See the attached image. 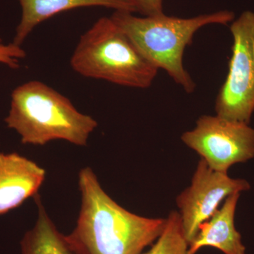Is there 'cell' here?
Listing matches in <instances>:
<instances>
[{
    "mask_svg": "<svg viewBox=\"0 0 254 254\" xmlns=\"http://www.w3.org/2000/svg\"><path fill=\"white\" fill-rule=\"evenodd\" d=\"M81 204L68 240L78 254H141L158 240L166 218L131 213L103 190L89 167L78 174Z\"/></svg>",
    "mask_w": 254,
    "mask_h": 254,
    "instance_id": "obj_1",
    "label": "cell"
},
{
    "mask_svg": "<svg viewBox=\"0 0 254 254\" xmlns=\"http://www.w3.org/2000/svg\"><path fill=\"white\" fill-rule=\"evenodd\" d=\"M4 121L23 144L34 145L63 140L86 146L98 126L95 119L78 111L66 97L38 81L15 88Z\"/></svg>",
    "mask_w": 254,
    "mask_h": 254,
    "instance_id": "obj_2",
    "label": "cell"
},
{
    "mask_svg": "<svg viewBox=\"0 0 254 254\" xmlns=\"http://www.w3.org/2000/svg\"><path fill=\"white\" fill-rule=\"evenodd\" d=\"M112 20L129 38L138 51L158 69L165 70L188 93L195 83L185 68V50L200 28L210 24L227 25L235 20L233 11L222 10L191 18L165 14L138 17L133 13L115 11Z\"/></svg>",
    "mask_w": 254,
    "mask_h": 254,
    "instance_id": "obj_3",
    "label": "cell"
},
{
    "mask_svg": "<svg viewBox=\"0 0 254 254\" xmlns=\"http://www.w3.org/2000/svg\"><path fill=\"white\" fill-rule=\"evenodd\" d=\"M70 64L85 77L141 89L158 71L110 17L100 18L82 35Z\"/></svg>",
    "mask_w": 254,
    "mask_h": 254,
    "instance_id": "obj_4",
    "label": "cell"
},
{
    "mask_svg": "<svg viewBox=\"0 0 254 254\" xmlns=\"http://www.w3.org/2000/svg\"><path fill=\"white\" fill-rule=\"evenodd\" d=\"M233 44L228 73L215 100L220 118L250 124L254 113V12L245 11L230 26Z\"/></svg>",
    "mask_w": 254,
    "mask_h": 254,
    "instance_id": "obj_5",
    "label": "cell"
},
{
    "mask_svg": "<svg viewBox=\"0 0 254 254\" xmlns=\"http://www.w3.org/2000/svg\"><path fill=\"white\" fill-rule=\"evenodd\" d=\"M181 139L216 171L227 173L232 165L254 158V128L216 115L200 117Z\"/></svg>",
    "mask_w": 254,
    "mask_h": 254,
    "instance_id": "obj_6",
    "label": "cell"
},
{
    "mask_svg": "<svg viewBox=\"0 0 254 254\" xmlns=\"http://www.w3.org/2000/svg\"><path fill=\"white\" fill-rule=\"evenodd\" d=\"M250 184L216 171L200 159L190 187L177 197L178 213L189 245L194 240L200 224L206 221L230 195L248 190Z\"/></svg>",
    "mask_w": 254,
    "mask_h": 254,
    "instance_id": "obj_7",
    "label": "cell"
},
{
    "mask_svg": "<svg viewBox=\"0 0 254 254\" xmlns=\"http://www.w3.org/2000/svg\"><path fill=\"white\" fill-rule=\"evenodd\" d=\"M46 176V170L29 159L0 153V215L34 198Z\"/></svg>",
    "mask_w": 254,
    "mask_h": 254,
    "instance_id": "obj_8",
    "label": "cell"
},
{
    "mask_svg": "<svg viewBox=\"0 0 254 254\" xmlns=\"http://www.w3.org/2000/svg\"><path fill=\"white\" fill-rule=\"evenodd\" d=\"M241 193L230 195L211 217L200 224L194 240L189 245V254L213 247L224 254H246L242 235L235 225V212Z\"/></svg>",
    "mask_w": 254,
    "mask_h": 254,
    "instance_id": "obj_9",
    "label": "cell"
},
{
    "mask_svg": "<svg viewBox=\"0 0 254 254\" xmlns=\"http://www.w3.org/2000/svg\"><path fill=\"white\" fill-rule=\"evenodd\" d=\"M21 18L13 43L21 46L38 24L55 15L76 8L104 6L115 11L135 13L134 8L125 0H18Z\"/></svg>",
    "mask_w": 254,
    "mask_h": 254,
    "instance_id": "obj_10",
    "label": "cell"
},
{
    "mask_svg": "<svg viewBox=\"0 0 254 254\" xmlns=\"http://www.w3.org/2000/svg\"><path fill=\"white\" fill-rule=\"evenodd\" d=\"M34 198L38 217L21 241V254H78L67 235L60 232L50 218L38 193Z\"/></svg>",
    "mask_w": 254,
    "mask_h": 254,
    "instance_id": "obj_11",
    "label": "cell"
},
{
    "mask_svg": "<svg viewBox=\"0 0 254 254\" xmlns=\"http://www.w3.org/2000/svg\"><path fill=\"white\" fill-rule=\"evenodd\" d=\"M180 214L173 210L166 218L165 228L149 250L141 254H189Z\"/></svg>",
    "mask_w": 254,
    "mask_h": 254,
    "instance_id": "obj_12",
    "label": "cell"
},
{
    "mask_svg": "<svg viewBox=\"0 0 254 254\" xmlns=\"http://www.w3.org/2000/svg\"><path fill=\"white\" fill-rule=\"evenodd\" d=\"M26 54L21 46L11 43L5 44L0 39V64L11 68H18L20 62L26 58Z\"/></svg>",
    "mask_w": 254,
    "mask_h": 254,
    "instance_id": "obj_13",
    "label": "cell"
},
{
    "mask_svg": "<svg viewBox=\"0 0 254 254\" xmlns=\"http://www.w3.org/2000/svg\"><path fill=\"white\" fill-rule=\"evenodd\" d=\"M144 16L163 14V0H125Z\"/></svg>",
    "mask_w": 254,
    "mask_h": 254,
    "instance_id": "obj_14",
    "label": "cell"
}]
</instances>
